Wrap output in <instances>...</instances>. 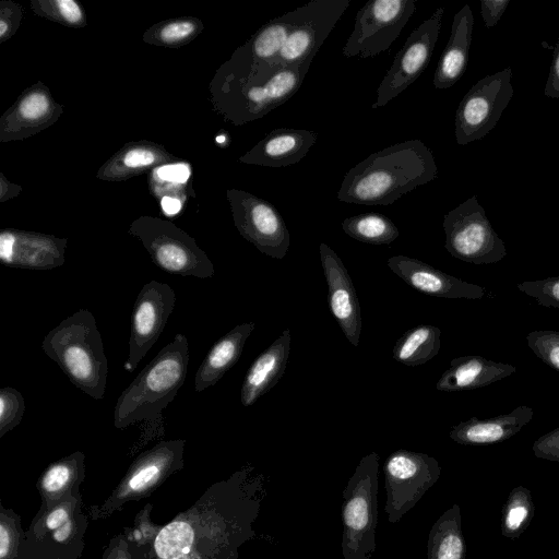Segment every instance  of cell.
Segmentation results:
<instances>
[{"label":"cell","instance_id":"cell-1","mask_svg":"<svg viewBox=\"0 0 559 559\" xmlns=\"http://www.w3.org/2000/svg\"><path fill=\"white\" fill-rule=\"evenodd\" d=\"M252 467L209 487L186 511L163 525L144 559H238L255 532L262 479Z\"/></svg>","mask_w":559,"mask_h":559},{"label":"cell","instance_id":"cell-2","mask_svg":"<svg viewBox=\"0 0 559 559\" xmlns=\"http://www.w3.org/2000/svg\"><path fill=\"white\" fill-rule=\"evenodd\" d=\"M438 177L432 152L420 140H406L370 154L342 180L338 201L390 205Z\"/></svg>","mask_w":559,"mask_h":559},{"label":"cell","instance_id":"cell-3","mask_svg":"<svg viewBox=\"0 0 559 559\" xmlns=\"http://www.w3.org/2000/svg\"><path fill=\"white\" fill-rule=\"evenodd\" d=\"M189 357L186 335L176 334L119 395L114 408V426L123 429L156 419L185 383Z\"/></svg>","mask_w":559,"mask_h":559},{"label":"cell","instance_id":"cell-4","mask_svg":"<svg viewBox=\"0 0 559 559\" xmlns=\"http://www.w3.org/2000/svg\"><path fill=\"white\" fill-rule=\"evenodd\" d=\"M41 348L79 390L94 400L106 392L108 361L96 319L79 309L44 337Z\"/></svg>","mask_w":559,"mask_h":559},{"label":"cell","instance_id":"cell-5","mask_svg":"<svg viewBox=\"0 0 559 559\" xmlns=\"http://www.w3.org/2000/svg\"><path fill=\"white\" fill-rule=\"evenodd\" d=\"M380 457L360 459L343 490V559H371L376 550Z\"/></svg>","mask_w":559,"mask_h":559},{"label":"cell","instance_id":"cell-6","mask_svg":"<svg viewBox=\"0 0 559 559\" xmlns=\"http://www.w3.org/2000/svg\"><path fill=\"white\" fill-rule=\"evenodd\" d=\"M82 508L79 493L38 510L21 539L17 559H79L90 518Z\"/></svg>","mask_w":559,"mask_h":559},{"label":"cell","instance_id":"cell-7","mask_svg":"<svg viewBox=\"0 0 559 559\" xmlns=\"http://www.w3.org/2000/svg\"><path fill=\"white\" fill-rule=\"evenodd\" d=\"M185 445L183 439L159 441L139 454L104 503L88 508V516L92 520L106 519L126 503L151 496L171 475L183 468Z\"/></svg>","mask_w":559,"mask_h":559},{"label":"cell","instance_id":"cell-8","mask_svg":"<svg viewBox=\"0 0 559 559\" xmlns=\"http://www.w3.org/2000/svg\"><path fill=\"white\" fill-rule=\"evenodd\" d=\"M443 229L447 251L461 261L475 265L492 264L507 255L503 240L475 195L444 215Z\"/></svg>","mask_w":559,"mask_h":559},{"label":"cell","instance_id":"cell-9","mask_svg":"<svg viewBox=\"0 0 559 559\" xmlns=\"http://www.w3.org/2000/svg\"><path fill=\"white\" fill-rule=\"evenodd\" d=\"M510 67L477 81L460 102L454 119L456 143L483 139L498 123L514 90Z\"/></svg>","mask_w":559,"mask_h":559},{"label":"cell","instance_id":"cell-10","mask_svg":"<svg viewBox=\"0 0 559 559\" xmlns=\"http://www.w3.org/2000/svg\"><path fill=\"white\" fill-rule=\"evenodd\" d=\"M417 0H370L358 10L342 53L370 58L386 51L413 16Z\"/></svg>","mask_w":559,"mask_h":559},{"label":"cell","instance_id":"cell-11","mask_svg":"<svg viewBox=\"0 0 559 559\" xmlns=\"http://www.w3.org/2000/svg\"><path fill=\"white\" fill-rule=\"evenodd\" d=\"M384 511L391 524L397 523L437 481L440 466L426 453L397 450L384 464Z\"/></svg>","mask_w":559,"mask_h":559},{"label":"cell","instance_id":"cell-12","mask_svg":"<svg viewBox=\"0 0 559 559\" xmlns=\"http://www.w3.org/2000/svg\"><path fill=\"white\" fill-rule=\"evenodd\" d=\"M350 0H312L296 8L295 25L275 62L283 67L311 63Z\"/></svg>","mask_w":559,"mask_h":559},{"label":"cell","instance_id":"cell-13","mask_svg":"<svg viewBox=\"0 0 559 559\" xmlns=\"http://www.w3.org/2000/svg\"><path fill=\"white\" fill-rule=\"evenodd\" d=\"M443 14L444 8H438L407 37L377 88L372 109L385 106L414 83L427 68L440 34Z\"/></svg>","mask_w":559,"mask_h":559},{"label":"cell","instance_id":"cell-14","mask_svg":"<svg viewBox=\"0 0 559 559\" xmlns=\"http://www.w3.org/2000/svg\"><path fill=\"white\" fill-rule=\"evenodd\" d=\"M176 304L175 290L167 284L150 281L140 289L133 305L129 355L123 365L133 372L159 338Z\"/></svg>","mask_w":559,"mask_h":559},{"label":"cell","instance_id":"cell-15","mask_svg":"<svg viewBox=\"0 0 559 559\" xmlns=\"http://www.w3.org/2000/svg\"><path fill=\"white\" fill-rule=\"evenodd\" d=\"M236 211V224L241 235L257 249L275 259H284L290 245L286 224L270 202L241 193Z\"/></svg>","mask_w":559,"mask_h":559},{"label":"cell","instance_id":"cell-16","mask_svg":"<svg viewBox=\"0 0 559 559\" xmlns=\"http://www.w3.org/2000/svg\"><path fill=\"white\" fill-rule=\"evenodd\" d=\"M320 261L328 284L330 310L345 337L358 346L362 319L356 289L344 263L336 252L321 242Z\"/></svg>","mask_w":559,"mask_h":559},{"label":"cell","instance_id":"cell-17","mask_svg":"<svg viewBox=\"0 0 559 559\" xmlns=\"http://www.w3.org/2000/svg\"><path fill=\"white\" fill-rule=\"evenodd\" d=\"M386 264L407 285L429 296L475 300L486 294L484 287L447 274L416 258L393 255Z\"/></svg>","mask_w":559,"mask_h":559},{"label":"cell","instance_id":"cell-18","mask_svg":"<svg viewBox=\"0 0 559 559\" xmlns=\"http://www.w3.org/2000/svg\"><path fill=\"white\" fill-rule=\"evenodd\" d=\"M159 236L145 242L153 262L159 269L174 275L198 278L214 275L212 262L193 242L166 234Z\"/></svg>","mask_w":559,"mask_h":559},{"label":"cell","instance_id":"cell-19","mask_svg":"<svg viewBox=\"0 0 559 559\" xmlns=\"http://www.w3.org/2000/svg\"><path fill=\"white\" fill-rule=\"evenodd\" d=\"M318 140V133L305 129L272 130L243 160L266 167H286L300 162Z\"/></svg>","mask_w":559,"mask_h":559},{"label":"cell","instance_id":"cell-20","mask_svg":"<svg viewBox=\"0 0 559 559\" xmlns=\"http://www.w3.org/2000/svg\"><path fill=\"white\" fill-rule=\"evenodd\" d=\"M292 335L286 329L249 367L240 390V402L248 407L267 393L285 373Z\"/></svg>","mask_w":559,"mask_h":559},{"label":"cell","instance_id":"cell-21","mask_svg":"<svg viewBox=\"0 0 559 559\" xmlns=\"http://www.w3.org/2000/svg\"><path fill=\"white\" fill-rule=\"evenodd\" d=\"M510 364L493 361L479 355H467L451 360L450 367L436 384L438 391L457 392L487 386L513 374Z\"/></svg>","mask_w":559,"mask_h":559},{"label":"cell","instance_id":"cell-22","mask_svg":"<svg viewBox=\"0 0 559 559\" xmlns=\"http://www.w3.org/2000/svg\"><path fill=\"white\" fill-rule=\"evenodd\" d=\"M474 15L468 4L454 15L449 41L437 64L432 84L438 90L453 86L464 74L468 61Z\"/></svg>","mask_w":559,"mask_h":559},{"label":"cell","instance_id":"cell-23","mask_svg":"<svg viewBox=\"0 0 559 559\" xmlns=\"http://www.w3.org/2000/svg\"><path fill=\"white\" fill-rule=\"evenodd\" d=\"M2 263L27 270H51L64 262L63 243L46 238H20L11 231L0 234Z\"/></svg>","mask_w":559,"mask_h":559},{"label":"cell","instance_id":"cell-24","mask_svg":"<svg viewBox=\"0 0 559 559\" xmlns=\"http://www.w3.org/2000/svg\"><path fill=\"white\" fill-rule=\"evenodd\" d=\"M534 417V409L520 405L512 412L480 419L472 417L455 425L450 438L461 444H490L509 439L519 432Z\"/></svg>","mask_w":559,"mask_h":559},{"label":"cell","instance_id":"cell-25","mask_svg":"<svg viewBox=\"0 0 559 559\" xmlns=\"http://www.w3.org/2000/svg\"><path fill=\"white\" fill-rule=\"evenodd\" d=\"M85 479V454L75 451L50 463L39 475L36 488L40 496V508L45 510L80 492Z\"/></svg>","mask_w":559,"mask_h":559},{"label":"cell","instance_id":"cell-26","mask_svg":"<svg viewBox=\"0 0 559 559\" xmlns=\"http://www.w3.org/2000/svg\"><path fill=\"white\" fill-rule=\"evenodd\" d=\"M254 326V322L238 324L214 343L195 372V392L215 385L238 361Z\"/></svg>","mask_w":559,"mask_h":559},{"label":"cell","instance_id":"cell-27","mask_svg":"<svg viewBox=\"0 0 559 559\" xmlns=\"http://www.w3.org/2000/svg\"><path fill=\"white\" fill-rule=\"evenodd\" d=\"M441 347V331L430 324H420L407 330L395 343L392 357L406 366L424 365L438 355Z\"/></svg>","mask_w":559,"mask_h":559},{"label":"cell","instance_id":"cell-28","mask_svg":"<svg viewBox=\"0 0 559 559\" xmlns=\"http://www.w3.org/2000/svg\"><path fill=\"white\" fill-rule=\"evenodd\" d=\"M295 25V12L271 20L263 25L250 43V60L253 63L273 61L280 53Z\"/></svg>","mask_w":559,"mask_h":559},{"label":"cell","instance_id":"cell-29","mask_svg":"<svg viewBox=\"0 0 559 559\" xmlns=\"http://www.w3.org/2000/svg\"><path fill=\"white\" fill-rule=\"evenodd\" d=\"M342 229L349 237L370 245H389L400 235L395 224L380 213H364L345 218Z\"/></svg>","mask_w":559,"mask_h":559},{"label":"cell","instance_id":"cell-30","mask_svg":"<svg viewBox=\"0 0 559 559\" xmlns=\"http://www.w3.org/2000/svg\"><path fill=\"white\" fill-rule=\"evenodd\" d=\"M457 524L455 509L433 524L428 536V559H463L464 544Z\"/></svg>","mask_w":559,"mask_h":559},{"label":"cell","instance_id":"cell-31","mask_svg":"<svg viewBox=\"0 0 559 559\" xmlns=\"http://www.w3.org/2000/svg\"><path fill=\"white\" fill-rule=\"evenodd\" d=\"M152 504H146L135 516L132 527L124 528L130 551L134 559H144L151 550L163 525L151 520Z\"/></svg>","mask_w":559,"mask_h":559},{"label":"cell","instance_id":"cell-32","mask_svg":"<svg viewBox=\"0 0 559 559\" xmlns=\"http://www.w3.org/2000/svg\"><path fill=\"white\" fill-rule=\"evenodd\" d=\"M23 535L21 516L0 502V559H17Z\"/></svg>","mask_w":559,"mask_h":559},{"label":"cell","instance_id":"cell-33","mask_svg":"<svg viewBox=\"0 0 559 559\" xmlns=\"http://www.w3.org/2000/svg\"><path fill=\"white\" fill-rule=\"evenodd\" d=\"M25 401L20 391L7 386L0 391V438L20 425L25 413Z\"/></svg>","mask_w":559,"mask_h":559},{"label":"cell","instance_id":"cell-34","mask_svg":"<svg viewBox=\"0 0 559 559\" xmlns=\"http://www.w3.org/2000/svg\"><path fill=\"white\" fill-rule=\"evenodd\" d=\"M526 343L540 360L559 371V331H532L526 335Z\"/></svg>","mask_w":559,"mask_h":559},{"label":"cell","instance_id":"cell-35","mask_svg":"<svg viewBox=\"0 0 559 559\" xmlns=\"http://www.w3.org/2000/svg\"><path fill=\"white\" fill-rule=\"evenodd\" d=\"M525 295L544 307L559 308V275L537 281H525L516 285Z\"/></svg>","mask_w":559,"mask_h":559},{"label":"cell","instance_id":"cell-36","mask_svg":"<svg viewBox=\"0 0 559 559\" xmlns=\"http://www.w3.org/2000/svg\"><path fill=\"white\" fill-rule=\"evenodd\" d=\"M48 108V98L41 93H34L21 102L19 111L26 119H37L43 117Z\"/></svg>","mask_w":559,"mask_h":559},{"label":"cell","instance_id":"cell-37","mask_svg":"<svg viewBox=\"0 0 559 559\" xmlns=\"http://www.w3.org/2000/svg\"><path fill=\"white\" fill-rule=\"evenodd\" d=\"M510 0H481L480 14L485 26L492 28L500 21L502 14L506 12Z\"/></svg>","mask_w":559,"mask_h":559},{"label":"cell","instance_id":"cell-38","mask_svg":"<svg viewBox=\"0 0 559 559\" xmlns=\"http://www.w3.org/2000/svg\"><path fill=\"white\" fill-rule=\"evenodd\" d=\"M537 455L559 460V427L542 436L534 444Z\"/></svg>","mask_w":559,"mask_h":559},{"label":"cell","instance_id":"cell-39","mask_svg":"<svg viewBox=\"0 0 559 559\" xmlns=\"http://www.w3.org/2000/svg\"><path fill=\"white\" fill-rule=\"evenodd\" d=\"M102 559H134L123 533L114 536L102 555Z\"/></svg>","mask_w":559,"mask_h":559},{"label":"cell","instance_id":"cell-40","mask_svg":"<svg viewBox=\"0 0 559 559\" xmlns=\"http://www.w3.org/2000/svg\"><path fill=\"white\" fill-rule=\"evenodd\" d=\"M544 94L550 98H559V37L554 48L552 61Z\"/></svg>","mask_w":559,"mask_h":559},{"label":"cell","instance_id":"cell-41","mask_svg":"<svg viewBox=\"0 0 559 559\" xmlns=\"http://www.w3.org/2000/svg\"><path fill=\"white\" fill-rule=\"evenodd\" d=\"M156 174L162 180L183 183L190 177V168L187 164L165 165Z\"/></svg>","mask_w":559,"mask_h":559},{"label":"cell","instance_id":"cell-42","mask_svg":"<svg viewBox=\"0 0 559 559\" xmlns=\"http://www.w3.org/2000/svg\"><path fill=\"white\" fill-rule=\"evenodd\" d=\"M194 29L191 22H175L165 26L160 32V37L165 41H176L190 35Z\"/></svg>","mask_w":559,"mask_h":559},{"label":"cell","instance_id":"cell-43","mask_svg":"<svg viewBox=\"0 0 559 559\" xmlns=\"http://www.w3.org/2000/svg\"><path fill=\"white\" fill-rule=\"evenodd\" d=\"M154 160V154L151 151L143 148L131 150L123 158V163L128 167L147 166Z\"/></svg>","mask_w":559,"mask_h":559},{"label":"cell","instance_id":"cell-44","mask_svg":"<svg viewBox=\"0 0 559 559\" xmlns=\"http://www.w3.org/2000/svg\"><path fill=\"white\" fill-rule=\"evenodd\" d=\"M56 4L60 14L70 23H76L82 17L80 7L73 0H58Z\"/></svg>","mask_w":559,"mask_h":559},{"label":"cell","instance_id":"cell-45","mask_svg":"<svg viewBox=\"0 0 559 559\" xmlns=\"http://www.w3.org/2000/svg\"><path fill=\"white\" fill-rule=\"evenodd\" d=\"M527 515V510L523 506H516L509 510L507 525L510 530H516Z\"/></svg>","mask_w":559,"mask_h":559},{"label":"cell","instance_id":"cell-46","mask_svg":"<svg viewBox=\"0 0 559 559\" xmlns=\"http://www.w3.org/2000/svg\"><path fill=\"white\" fill-rule=\"evenodd\" d=\"M162 209L167 215H175L181 209V203L179 200L171 197H164L162 199Z\"/></svg>","mask_w":559,"mask_h":559},{"label":"cell","instance_id":"cell-47","mask_svg":"<svg viewBox=\"0 0 559 559\" xmlns=\"http://www.w3.org/2000/svg\"><path fill=\"white\" fill-rule=\"evenodd\" d=\"M7 31V24L4 21L0 22V35L3 36Z\"/></svg>","mask_w":559,"mask_h":559},{"label":"cell","instance_id":"cell-48","mask_svg":"<svg viewBox=\"0 0 559 559\" xmlns=\"http://www.w3.org/2000/svg\"><path fill=\"white\" fill-rule=\"evenodd\" d=\"M224 139H225V136L222 135V136H217L216 140H217V142H224Z\"/></svg>","mask_w":559,"mask_h":559}]
</instances>
